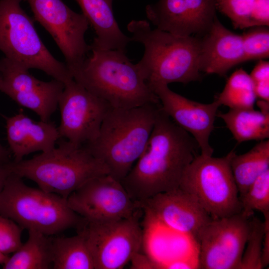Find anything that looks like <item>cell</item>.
Wrapping results in <instances>:
<instances>
[{"instance_id":"obj_21","label":"cell","mask_w":269,"mask_h":269,"mask_svg":"<svg viewBox=\"0 0 269 269\" xmlns=\"http://www.w3.org/2000/svg\"><path fill=\"white\" fill-rule=\"evenodd\" d=\"M238 143L269 137V112L253 109H230L217 114Z\"/></svg>"},{"instance_id":"obj_7","label":"cell","mask_w":269,"mask_h":269,"mask_svg":"<svg viewBox=\"0 0 269 269\" xmlns=\"http://www.w3.org/2000/svg\"><path fill=\"white\" fill-rule=\"evenodd\" d=\"M22 0H0V50L25 68L44 72L64 84L73 79L66 63L51 54L33 19L20 6Z\"/></svg>"},{"instance_id":"obj_31","label":"cell","mask_w":269,"mask_h":269,"mask_svg":"<svg viewBox=\"0 0 269 269\" xmlns=\"http://www.w3.org/2000/svg\"><path fill=\"white\" fill-rule=\"evenodd\" d=\"M249 75L257 98L269 102V62L260 60Z\"/></svg>"},{"instance_id":"obj_1","label":"cell","mask_w":269,"mask_h":269,"mask_svg":"<svg viewBox=\"0 0 269 269\" xmlns=\"http://www.w3.org/2000/svg\"><path fill=\"white\" fill-rule=\"evenodd\" d=\"M198 149L192 135L178 126L161 106L143 152L121 182L138 203L177 189Z\"/></svg>"},{"instance_id":"obj_19","label":"cell","mask_w":269,"mask_h":269,"mask_svg":"<svg viewBox=\"0 0 269 269\" xmlns=\"http://www.w3.org/2000/svg\"><path fill=\"white\" fill-rule=\"evenodd\" d=\"M5 120L7 140L14 162L32 152L52 149L61 138L53 122L34 121L22 111Z\"/></svg>"},{"instance_id":"obj_6","label":"cell","mask_w":269,"mask_h":269,"mask_svg":"<svg viewBox=\"0 0 269 269\" xmlns=\"http://www.w3.org/2000/svg\"><path fill=\"white\" fill-rule=\"evenodd\" d=\"M0 215L23 229L47 236L58 234L80 225L83 218L68 205L66 198L26 185L11 173L0 192Z\"/></svg>"},{"instance_id":"obj_30","label":"cell","mask_w":269,"mask_h":269,"mask_svg":"<svg viewBox=\"0 0 269 269\" xmlns=\"http://www.w3.org/2000/svg\"><path fill=\"white\" fill-rule=\"evenodd\" d=\"M22 230L14 221L0 215V252L8 255L18 249L22 244Z\"/></svg>"},{"instance_id":"obj_34","label":"cell","mask_w":269,"mask_h":269,"mask_svg":"<svg viewBox=\"0 0 269 269\" xmlns=\"http://www.w3.org/2000/svg\"><path fill=\"white\" fill-rule=\"evenodd\" d=\"M10 162V161H9ZM8 162H0V192L1 191L8 176L11 173Z\"/></svg>"},{"instance_id":"obj_35","label":"cell","mask_w":269,"mask_h":269,"mask_svg":"<svg viewBox=\"0 0 269 269\" xmlns=\"http://www.w3.org/2000/svg\"><path fill=\"white\" fill-rule=\"evenodd\" d=\"M165 268L177 269H191L192 266L187 262L184 261H174L165 266Z\"/></svg>"},{"instance_id":"obj_28","label":"cell","mask_w":269,"mask_h":269,"mask_svg":"<svg viewBox=\"0 0 269 269\" xmlns=\"http://www.w3.org/2000/svg\"><path fill=\"white\" fill-rule=\"evenodd\" d=\"M239 269H262V254L265 232L264 221L253 215Z\"/></svg>"},{"instance_id":"obj_26","label":"cell","mask_w":269,"mask_h":269,"mask_svg":"<svg viewBox=\"0 0 269 269\" xmlns=\"http://www.w3.org/2000/svg\"><path fill=\"white\" fill-rule=\"evenodd\" d=\"M257 99L249 74L241 68L232 74L215 100L230 109H241L254 108Z\"/></svg>"},{"instance_id":"obj_9","label":"cell","mask_w":269,"mask_h":269,"mask_svg":"<svg viewBox=\"0 0 269 269\" xmlns=\"http://www.w3.org/2000/svg\"><path fill=\"white\" fill-rule=\"evenodd\" d=\"M77 229L86 241L95 269H122L139 251L143 241L138 213L104 221L84 219Z\"/></svg>"},{"instance_id":"obj_13","label":"cell","mask_w":269,"mask_h":269,"mask_svg":"<svg viewBox=\"0 0 269 269\" xmlns=\"http://www.w3.org/2000/svg\"><path fill=\"white\" fill-rule=\"evenodd\" d=\"M69 206L90 221H104L132 217L138 213L134 201L121 182L110 174L96 177L71 193Z\"/></svg>"},{"instance_id":"obj_29","label":"cell","mask_w":269,"mask_h":269,"mask_svg":"<svg viewBox=\"0 0 269 269\" xmlns=\"http://www.w3.org/2000/svg\"><path fill=\"white\" fill-rule=\"evenodd\" d=\"M242 36L244 62L269 58V30L267 26L250 27Z\"/></svg>"},{"instance_id":"obj_22","label":"cell","mask_w":269,"mask_h":269,"mask_svg":"<svg viewBox=\"0 0 269 269\" xmlns=\"http://www.w3.org/2000/svg\"><path fill=\"white\" fill-rule=\"evenodd\" d=\"M28 238L2 265L4 269L53 268L52 238L29 230Z\"/></svg>"},{"instance_id":"obj_25","label":"cell","mask_w":269,"mask_h":269,"mask_svg":"<svg viewBox=\"0 0 269 269\" xmlns=\"http://www.w3.org/2000/svg\"><path fill=\"white\" fill-rule=\"evenodd\" d=\"M52 269H95L91 252L81 234L52 238Z\"/></svg>"},{"instance_id":"obj_11","label":"cell","mask_w":269,"mask_h":269,"mask_svg":"<svg viewBox=\"0 0 269 269\" xmlns=\"http://www.w3.org/2000/svg\"><path fill=\"white\" fill-rule=\"evenodd\" d=\"M58 106L61 117L58 127L60 137L79 145L96 139L105 117L112 108L73 79L64 84Z\"/></svg>"},{"instance_id":"obj_17","label":"cell","mask_w":269,"mask_h":269,"mask_svg":"<svg viewBox=\"0 0 269 269\" xmlns=\"http://www.w3.org/2000/svg\"><path fill=\"white\" fill-rule=\"evenodd\" d=\"M157 96L164 112L197 142L201 154L212 155L210 136L220 104L215 100L204 104L188 99L171 90L168 85L155 83L149 86Z\"/></svg>"},{"instance_id":"obj_36","label":"cell","mask_w":269,"mask_h":269,"mask_svg":"<svg viewBox=\"0 0 269 269\" xmlns=\"http://www.w3.org/2000/svg\"><path fill=\"white\" fill-rule=\"evenodd\" d=\"M11 152L0 143V162L7 163L10 161Z\"/></svg>"},{"instance_id":"obj_20","label":"cell","mask_w":269,"mask_h":269,"mask_svg":"<svg viewBox=\"0 0 269 269\" xmlns=\"http://www.w3.org/2000/svg\"><path fill=\"white\" fill-rule=\"evenodd\" d=\"M94 30L96 36L91 46L101 49L126 51L131 37L121 30L114 15V0H75Z\"/></svg>"},{"instance_id":"obj_5","label":"cell","mask_w":269,"mask_h":269,"mask_svg":"<svg viewBox=\"0 0 269 269\" xmlns=\"http://www.w3.org/2000/svg\"><path fill=\"white\" fill-rule=\"evenodd\" d=\"M30 159L8 163L11 173L35 182L43 191L65 198L89 180L109 174L106 165L83 145L67 139Z\"/></svg>"},{"instance_id":"obj_10","label":"cell","mask_w":269,"mask_h":269,"mask_svg":"<svg viewBox=\"0 0 269 269\" xmlns=\"http://www.w3.org/2000/svg\"><path fill=\"white\" fill-rule=\"evenodd\" d=\"M34 18L51 35L63 54L69 70L80 65L90 51L85 40L89 25L83 13L71 9L62 0H25Z\"/></svg>"},{"instance_id":"obj_16","label":"cell","mask_w":269,"mask_h":269,"mask_svg":"<svg viewBox=\"0 0 269 269\" xmlns=\"http://www.w3.org/2000/svg\"><path fill=\"white\" fill-rule=\"evenodd\" d=\"M138 204L149 218L189 236L197 243L200 233L212 219L195 198L179 187Z\"/></svg>"},{"instance_id":"obj_12","label":"cell","mask_w":269,"mask_h":269,"mask_svg":"<svg viewBox=\"0 0 269 269\" xmlns=\"http://www.w3.org/2000/svg\"><path fill=\"white\" fill-rule=\"evenodd\" d=\"M250 218L240 212L212 219L199 237L198 268L239 269L248 237Z\"/></svg>"},{"instance_id":"obj_3","label":"cell","mask_w":269,"mask_h":269,"mask_svg":"<svg viewBox=\"0 0 269 269\" xmlns=\"http://www.w3.org/2000/svg\"><path fill=\"white\" fill-rule=\"evenodd\" d=\"M160 108V102L129 109L112 108L96 139L83 146L121 182L143 152Z\"/></svg>"},{"instance_id":"obj_14","label":"cell","mask_w":269,"mask_h":269,"mask_svg":"<svg viewBox=\"0 0 269 269\" xmlns=\"http://www.w3.org/2000/svg\"><path fill=\"white\" fill-rule=\"evenodd\" d=\"M28 70L5 57L0 59V91L48 122L57 108L64 84L54 79L38 80Z\"/></svg>"},{"instance_id":"obj_32","label":"cell","mask_w":269,"mask_h":269,"mask_svg":"<svg viewBox=\"0 0 269 269\" xmlns=\"http://www.w3.org/2000/svg\"><path fill=\"white\" fill-rule=\"evenodd\" d=\"M130 262L131 263L130 268L133 269H156L164 267V266L139 252L133 256Z\"/></svg>"},{"instance_id":"obj_2","label":"cell","mask_w":269,"mask_h":269,"mask_svg":"<svg viewBox=\"0 0 269 269\" xmlns=\"http://www.w3.org/2000/svg\"><path fill=\"white\" fill-rule=\"evenodd\" d=\"M90 51V56L70 70L73 79L89 92L114 108H133L160 102L126 51L91 45Z\"/></svg>"},{"instance_id":"obj_24","label":"cell","mask_w":269,"mask_h":269,"mask_svg":"<svg viewBox=\"0 0 269 269\" xmlns=\"http://www.w3.org/2000/svg\"><path fill=\"white\" fill-rule=\"evenodd\" d=\"M216 7L235 28L269 25V0H217Z\"/></svg>"},{"instance_id":"obj_4","label":"cell","mask_w":269,"mask_h":269,"mask_svg":"<svg viewBox=\"0 0 269 269\" xmlns=\"http://www.w3.org/2000/svg\"><path fill=\"white\" fill-rule=\"evenodd\" d=\"M127 28L132 34L131 41L144 46L143 55L136 65L148 86L155 83L186 84L201 79L198 37L152 29L145 20H133Z\"/></svg>"},{"instance_id":"obj_23","label":"cell","mask_w":269,"mask_h":269,"mask_svg":"<svg viewBox=\"0 0 269 269\" xmlns=\"http://www.w3.org/2000/svg\"><path fill=\"white\" fill-rule=\"evenodd\" d=\"M231 167L239 192V199L262 173L269 169V140H261L245 153H235Z\"/></svg>"},{"instance_id":"obj_37","label":"cell","mask_w":269,"mask_h":269,"mask_svg":"<svg viewBox=\"0 0 269 269\" xmlns=\"http://www.w3.org/2000/svg\"><path fill=\"white\" fill-rule=\"evenodd\" d=\"M9 256L0 252V264L3 265L8 259Z\"/></svg>"},{"instance_id":"obj_8","label":"cell","mask_w":269,"mask_h":269,"mask_svg":"<svg viewBox=\"0 0 269 269\" xmlns=\"http://www.w3.org/2000/svg\"><path fill=\"white\" fill-rule=\"evenodd\" d=\"M236 153L225 156L197 154L185 168L179 188L195 198L212 219L239 213V192L231 167Z\"/></svg>"},{"instance_id":"obj_18","label":"cell","mask_w":269,"mask_h":269,"mask_svg":"<svg viewBox=\"0 0 269 269\" xmlns=\"http://www.w3.org/2000/svg\"><path fill=\"white\" fill-rule=\"evenodd\" d=\"M198 37L202 72L225 76L230 69L244 62L242 35L227 29L217 16L207 31Z\"/></svg>"},{"instance_id":"obj_27","label":"cell","mask_w":269,"mask_h":269,"mask_svg":"<svg viewBox=\"0 0 269 269\" xmlns=\"http://www.w3.org/2000/svg\"><path fill=\"white\" fill-rule=\"evenodd\" d=\"M241 212L250 218L257 210L263 214L269 212V169L259 176L240 198Z\"/></svg>"},{"instance_id":"obj_33","label":"cell","mask_w":269,"mask_h":269,"mask_svg":"<svg viewBox=\"0 0 269 269\" xmlns=\"http://www.w3.org/2000/svg\"><path fill=\"white\" fill-rule=\"evenodd\" d=\"M265 232L263 242L262 262L263 269L269 265V212L263 214Z\"/></svg>"},{"instance_id":"obj_15","label":"cell","mask_w":269,"mask_h":269,"mask_svg":"<svg viewBox=\"0 0 269 269\" xmlns=\"http://www.w3.org/2000/svg\"><path fill=\"white\" fill-rule=\"evenodd\" d=\"M217 0H159L145 6L147 19L156 28L173 34L203 35L217 16Z\"/></svg>"}]
</instances>
